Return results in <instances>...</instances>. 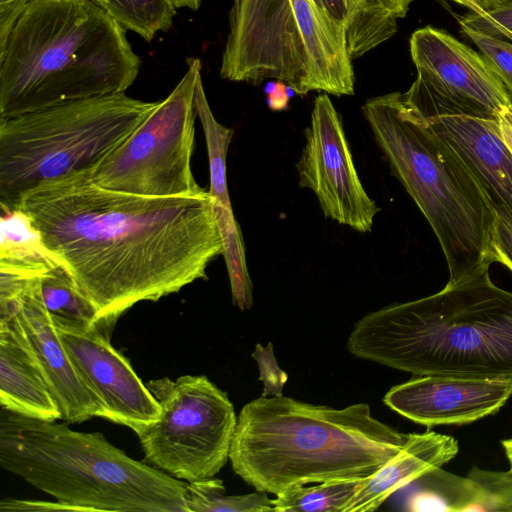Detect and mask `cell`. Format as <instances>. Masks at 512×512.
Segmentation results:
<instances>
[{
  "instance_id": "1",
  "label": "cell",
  "mask_w": 512,
  "mask_h": 512,
  "mask_svg": "<svg viewBox=\"0 0 512 512\" xmlns=\"http://www.w3.org/2000/svg\"><path fill=\"white\" fill-rule=\"evenodd\" d=\"M90 172L46 182L16 209L96 310L107 335L141 301H158L198 279L222 254L208 191L154 197L103 188Z\"/></svg>"
},
{
  "instance_id": "2",
  "label": "cell",
  "mask_w": 512,
  "mask_h": 512,
  "mask_svg": "<svg viewBox=\"0 0 512 512\" xmlns=\"http://www.w3.org/2000/svg\"><path fill=\"white\" fill-rule=\"evenodd\" d=\"M408 438L364 402L332 408L261 396L241 408L229 460L245 483L277 496L310 483L367 478Z\"/></svg>"
},
{
  "instance_id": "3",
  "label": "cell",
  "mask_w": 512,
  "mask_h": 512,
  "mask_svg": "<svg viewBox=\"0 0 512 512\" xmlns=\"http://www.w3.org/2000/svg\"><path fill=\"white\" fill-rule=\"evenodd\" d=\"M346 347L414 376L512 377V292L489 271L447 282L433 295L364 315Z\"/></svg>"
},
{
  "instance_id": "4",
  "label": "cell",
  "mask_w": 512,
  "mask_h": 512,
  "mask_svg": "<svg viewBox=\"0 0 512 512\" xmlns=\"http://www.w3.org/2000/svg\"><path fill=\"white\" fill-rule=\"evenodd\" d=\"M125 32L89 0H28L0 38V118L124 93L141 64Z\"/></svg>"
},
{
  "instance_id": "5",
  "label": "cell",
  "mask_w": 512,
  "mask_h": 512,
  "mask_svg": "<svg viewBox=\"0 0 512 512\" xmlns=\"http://www.w3.org/2000/svg\"><path fill=\"white\" fill-rule=\"evenodd\" d=\"M56 421L2 408L0 466L80 511L189 512L186 481Z\"/></svg>"
},
{
  "instance_id": "6",
  "label": "cell",
  "mask_w": 512,
  "mask_h": 512,
  "mask_svg": "<svg viewBox=\"0 0 512 512\" xmlns=\"http://www.w3.org/2000/svg\"><path fill=\"white\" fill-rule=\"evenodd\" d=\"M362 112L391 173L432 228L448 283L488 272L496 213L467 167L403 93L370 98Z\"/></svg>"
},
{
  "instance_id": "7",
  "label": "cell",
  "mask_w": 512,
  "mask_h": 512,
  "mask_svg": "<svg viewBox=\"0 0 512 512\" xmlns=\"http://www.w3.org/2000/svg\"><path fill=\"white\" fill-rule=\"evenodd\" d=\"M342 27L314 0H233L220 76L260 85L278 80L304 96L355 92Z\"/></svg>"
},
{
  "instance_id": "8",
  "label": "cell",
  "mask_w": 512,
  "mask_h": 512,
  "mask_svg": "<svg viewBox=\"0 0 512 512\" xmlns=\"http://www.w3.org/2000/svg\"><path fill=\"white\" fill-rule=\"evenodd\" d=\"M158 103L116 93L0 118L1 211L43 183L92 172Z\"/></svg>"
},
{
  "instance_id": "9",
  "label": "cell",
  "mask_w": 512,
  "mask_h": 512,
  "mask_svg": "<svg viewBox=\"0 0 512 512\" xmlns=\"http://www.w3.org/2000/svg\"><path fill=\"white\" fill-rule=\"evenodd\" d=\"M146 386L161 408L155 421L135 432L146 461L186 482L214 477L229 460L237 424L226 393L204 375L164 377Z\"/></svg>"
},
{
  "instance_id": "10",
  "label": "cell",
  "mask_w": 512,
  "mask_h": 512,
  "mask_svg": "<svg viewBox=\"0 0 512 512\" xmlns=\"http://www.w3.org/2000/svg\"><path fill=\"white\" fill-rule=\"evenodd\" d=\"M188 69L148 118L92 172L91 180L110 190L154 197L205 192L195 181L191 159L195 137V86L201 63Z\"/></svg>"
},
{
  "instance_id": "11",
  "label": "cell",
  "mask_w": 512,
  "mask_h": 512,
  "mask_svg": "<svg viewBox=\"0 0 512 512\" xmlns=\"http://www.w3.org/2000/svg\"><path fill=\"white\" fill-rule=\"evenodd\" d=\"M304 137L296 163L299 185L314 193L326 217L357 232H370L380 208L360 181L329 94L315 98Z\"/></svg>"
},
{
  "instance_id": "12",
  "label": "cell",
  "mask_w": 512,
  "mask_h": 512,
  "mask_svg": "<svg viewBox=\"0 0 512 512\" xmlns=\"http://www.w3.org/2000/svg\"><path fill=\"white\" fill-rule=\"evenodd\" d=\"M409 50L417 76L409 89L444 99L486 117L512 103L483 56L443 29L415 30Z\"/></svg>"
},
{
  "instance_id": "13",
  "label": "cell",
  "mask_w": 512,
  "mask_h": 512,
  "mask_svg": "<svg viewBox=\"0 0 512 512\" xmlns=\"http://www.w3.org/2000/svg\"><path fill=\"white\" fill-rule=\"evenodd\" d=\"M403 97L467 167L496 215L512 223V155L496 119L410 89Z\"/></svg>"
},
{
  "instance_id": "14",
  "label": "cell",
  "mask_w": 512,
  "mask_h": 512,
  "mask_svg": "<svg viewBox=\"0 0 512 512\" xmlns=\"http://www.w3.org/2000/svg\"><path fill=\"white\" fill-rule=\"evenodd\" d=\"M79 376L103 406V418L134 432L155 421L160 405L130 362L99 327L54 322Z\"/></svg>"
},
{
  "instance_id": "15",
  "label": "cell",
  "mask_w": 512,
  "mask_h": 512,
  "mask_svg": "<svg viewBox=\"0 0 512 512\" xmlns=\"http://www.w3.org/2000/svg\"><path fill=\"white\" fill-rule=\"evenodd\" d=\"M51 258L34 267L12 298L0 301V316L14 313L18 318L62 420L81 423L103 418L101 402L76 371L41 295V274Z\"/></svg>"
},
{
  "instance_id": "16",
  "label": "cell",
  "mask_w": 512,
  "mask_h": 512,
  "mask_svg": "<svg viewBox=\"0 0 512 512\" xmlns=\"http://www.w3.org/2000/svg\"><path fill=\"white\" fill-rule=\"evenodd\" d=\"M512 396V377L423 375L393 386L383 402L428 428L473 423L497 413Z\"/></svg>"
},
{
  "instance_id": "17",
  "label": "cell",
  "mask_w": 512,
  "mask_h": 512,
  "mask_svg": "<svg viewBox=\"0 0 512 512\" xmlns=\"http://www.w3.org/2000/svg\"><path fill=\"white\" fill-rule=\"evenodd\" d=\"M0 403L9 412L33 419L62 418L14 313L0 316Z\"/></svg>"
},
{
  "instance_id": "18",
  "label": "cell",
  "mask_w": 512,
  "mask_h": 512,
  "mask_svg": "<svg viewBox=\"0 0 512 512\" xmlns=\"http://www.w3.org/2000/svg\"><path fill=\"white\" fill-rule=\"evenodd\" d=\"M459 451L458 441L434 431L409 433L402 450L374 474L365 478L343 512L378 509L394 492L441 468Z\"/></svg>"
},
{
  "instance_id": "19",
  "label": "cell",
  "mask_w": 512,
  "mask_h": 512,
  "mask_svg": "<svg viewBox=\"0 0 512 512\" xmlns=\"http://www.w3.org/2000/svg\"><path fill=\"white\" fill-rule=\"evenodd\" d=\"M328 14L342 27L351 60L366 55L398 31L413 0H322Z\"/></svg>"
},
{
  "instance_id": "20",
  "label": "cell",
  "mask_w": 512,
  "mask_h": 512,
  "mask_svg": "<svg viewBox=\"0 0 512 512\" xmlns=\"http://www.w3.org/2000/svg\"><path fill=\"white\" fill-rule=\"evenodd\" d=\"M41 295L53 322L76 327H99L97 313L77 289L64 266L53 256L41 274Z\"/></svg>"
},
{
  "instance_id": "21",
  "label": "cell",
  "mask_w": 512,
  "mask_h": 512,
  "mask_svg": "<svg viewBox=\"0 0 512 512\" xmlns=\"http://www.w3.org/2000/svg\"><path fill=\"white\" fill-rule=\"evenodd\" d=\"M195 109L204 131L210 174L209 194L215 204L232 209L227 185V153L233 130L215 118L208 103L201 74L195 86Z\"/></svg>"
},
{
  "instance_id": "22",
  "label": "cell",
  "mask_w": 512,
  "mask_h": 512,
  "mask_svg": "<svg viewBox=\"0 0 512 512\" xmlns=\"http://www.w3.org/2000/svg\"><path fill=\"white\" fill-rule=\"evenodd\" d=\"M213 210L222 240V255L226 263L233 304L241 311L253 305V286L249 276L244 239L233 209L215 204Z\"/></svg>"
},
{
  "instance_id": "23",
  "label": "cell",
  "mask_w": 512,
  "mask_h": 512,
  "mask_svg": "<svg viewBox=\"0 0 512 512\" xmlns=\"http://www.w3.org/2000/svg\"><path fill=\"white\" fill-rule=\"evenodd\" d=\"M365 478L300 486L273 499V512H343Z\"/></svg>"
},
{
  "instance_id": "24",
  "label": "cell",
  "mask_w": 512,
  "mask_h": 512,
  "mask_svg": "<svg viewBox=\"0 0 512 512\" xmlns=\"http://www.w3.org/2000/svg\"><path fill=\"white\" fill-rule=\"evenodd\" d=\"M116 20L125 30L151 41L168 30L176 14L173 0H89Z\"/></svg>"
},
{
  "instance_id": "25",
  "label": "cell",
  "mask_w": 512,
  "mask_h": 512,
  "mask_svg": "<svg viewBox=\"0 0 512 512\" xmlns=\"http://www.w3.org/2000/svg\"><path fill=\"white\" fill-rule=\"evenodd\" d=\"M185 501L189 512H273L266 492L228 495L222 480L213 477L187 482Z\"/></svg>"
},
{
  "instance_id": "26",
  "label": "cell",
  "mask_w": 512,
  "mask_h": 512,
  "mask_svg": "<svg viewBox=\"0 0 512 512\" xmlns=\"http://www.w3.org/2000/svg\"><path fill=\"white\" fill-rule=\"evenodd\" d=\"M461 511L512 512V471H492L474 466L462 478Z\"/></svg>"
},
{
  "instance_id": "27",
  "label": "cell",
  "mask_w": 512,
  "mask_h": 512,
  "mask_svg": "<svg viewBox=\"0 0 512 512\" xmlns=\"http://www.w3.org/2000/svg\"><path fill=\"white\" fill-rule=\"evenodd\" d=\"M512 97V42L461 27Z\"/></svg>"
},
{
  "instance_id": "28",
  "label": "cell",
  "mask_w": 512,
  "mask_h": 512,
  "mask_svg": "<svg viewBox=\"0 0 512 512\" xmlns=\"http://www.w3.org/2000/svg\"><path fill=\"white\" fill-rule=\"evenodd\" d=\"M458 20L460 27L500 39H509L512 37V0H507L486 13L468 11Z\"/></svg>"
},
{
  "instance_id": "29",
  "label": "cell",
  "mask_w": 512,
  "mask_h": 512,
  "mask_svg": "<svg viewBox=\"0 0 512 512\" xmlns=\"http://www.w3.org/2000/svg\"><path fill=\"white\" fill-rule=\"evenodd\" d=\"M253 358L256 359L260 377L264 382V393L262 396H281L282 388L287 380V374L282 371L274 357L271 343L267 347L257 344Z\"/></svg>"
},
{
  "instance_id": "30",
  "label": "cell",
  "mask_w": 512,
  "mask_h": 512,
  "mask_svg": "<svg viewBox=\"0 0 512 512\" xmlns=\"http://www.w3.org/2000/svg\"><path fill=\"white\" fill-rule=\"evenodd\" d=\"M494 263H500L512 272V223L496 215L491 238Z\"/></svg>"
},
{
  "instance_id": "31",
  "label": "cell",
  "mask_w": 512,
  "mask_h": 512,
  "mask_svg": "<svg viewBox=\"0 0 512 512\" xmlns=\"http://www.w3.org/2000/svg\"><path fill=\"white\" fill-rule=\"evenodd\" d=\"M1 511H80L77 507L60 501L5 498L0 501Z\"/></svg>"
},
{
  "instance_id": "32",
  "label": "cell",
  "mask_w": 512,
  "mask_h": 512,
  "mask_svg": "<svg viewBox=\"0 0 512 512\" xmlns=\"http://www.w3.org/2000/svg\"><path fill=\"white\" fill-rule=\"evenodd\" d=\"M264 92L267 96V105L272 111H283L288 108L290 98L293 91L288 85L282 81H269Z\"/></svg>"
},
{
  "instance_id": "33",
  "label": "cell",
  "mask_w": 512,
  "mask_h": 512,
  "mask_svg": "<svg viewBox=\"0 0 512 512\" xmlns=\"http://www.w3.org/2000/svg\"><path fill=\"white\" fill-rule=\"evenodd\" d=\"M500 137L512 155V103L502 106L496 113Z\"/></svg>"
},
{
  "instance_id": "34",
  "label": "cell",
  "mask_w": 512,
  "mask_h": 512,
  "mask_svg": "<svg viewBox=\"0 0 512 512\" xmlns=\"http://www.w3.org/2000/svg\"><path fill=\"white\" fill-rule=\"evenodd\" d=\"M448 1L467 8L475 13H486L507 0H441Z\"/></svg>"
},
{
  "instance_id": "35",
  "label": "cell",
  "mask_w": 512,
  "mask_h": 512,
  "mask_svg": "<svg viewBox=\"0 0 512 512\" xmlns=\"http://www.w3.org/2000/svg\"><path fill=\"white\" fill-rule=\"evenodd\" d=\"M176 8H189L197 10L202 0H173Z\"/></svg>"
},
{
  "instance_id": "36",
  "label": "cell",
  "mask_w": 512,
  "mask_h": 512,
  "mask_svg": "<svg viewBox=\"0 0 512 512\" xmlns=\"http://www.w3.org/2000/svg\"><path fill=\"white\" fill-rule=\"evenodd\" d=\"M502 447L509 462V470L512 471V438L502 440Z\"/></svg>"
},
{
  "instance_id": "37",
  "label": "cell",
  "mask_w": 512,
  "mask_h": 512,
  "mask_svg": "<svg viewBox=\"0 0 512 512\" xmlns=\"http://www.w3.org/2000/svg\"><path fill=\"white\" fill-rule=\"evenodd\" d=\"M28 0H0V5H8L16 2H27Z\"/></svg>"
},
{
  "instance_id": "38",
  "label": "cell",
  "mask_w": 512,
  "mask_h": 512,
  "mask_svg": "<svg viewBox=\"0 0 512 512\" xmlns=\"http://www.w3.org/2000/svg\"><path fill=\"white\" fill-rule=\"evenodd\" d=\"M509 39H510V40H511V42H512V37H511V38H509Z\"/></svg>"
}]
</instances>
